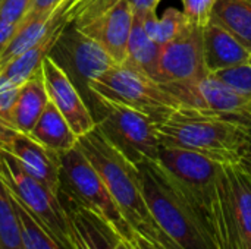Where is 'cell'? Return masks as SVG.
Here are the masks:
<instances>
[{
	"label": "cell",
	"instance_id": "1",
	"mask_svg": "<svg viewBox=\"0 0 251 249\" xmlns=\"http://www.w3.org/2000/svg\"><path fill=\"white\" fill-rule=\"evenodd\" d=\"M244 120L181 106L157 125L160 145L199 153L221 164H237L250 131Z\"/></svg>",
	"mask_w": 251,
	"mask_h": 249
},
{
	"label": "cell",
	"instance_id": "2",
	"mask_svg": "<svg viewBox=\"0 0 251 249\" xmlns=\"http://www.w3.org/2000/svg\"><path fill=\"white\" fill-rule=\"evenodd\" d=\"M78 147L100 175L132 230L149 241L159 244V227L143 197L137 164L128 160L106 138L97 125L78 138Z\"/></svg>",
	"mask_w": 251,
	"mask_h": 249
},
{
	"label": "cell",
	"instance_id": "3",
	"mask_svg": "<svg viewBox=\"0 0 251 249\" xmlns=\"http://www.w3.org/2000/svg\"><path fill=\"white\" fill-rule=\"evenodd\" d=\"M143 197L157 227L184 249H215L206 216L175 186L157 161L137 164Z\"/></svg>",
	"mask_w": 251,
	"mask_h": 249
},
{
	"label": "cell",
	"instance_id": "4",
	"mask_svg": "<svg viewBox=\"0 0 251 249\" xmlns=\"http://www.w3.org/2000/svg\"><path fill=\"white\" fill-rule=\"evenodd\" d=\"M207 220L215 249H251V181L238 164H222Z\"/></svg>",
	"mask_w": 251,
	"mask_h": 249
},
{
	"label": "cell",
	"instance_id": "5",
	"mask_svg": "<svg viewBox=\"0 0 251 249\" xmlns=\"http://www.w3.org/2000/svg\"><path fill=\"white\" fill-rule=\"evenodd\" d=\"M59 160L60 181L57 195L99 216L129 244L134 239L135 232L125 220L100 175L78 144L74 148L60 153Z\"/></svg>",
	"mask_w": 251,
	"mask_h": 249
},
{
	"label": "cell",
	"instance_id": "6",
	"mask_svg": "<svg viewBox=\"0 0 251 249\" xmlns=\"http://www.w3.org/2000/svg\"><path fill=\"white\" fill-rule=\"evenodd\" d=\"M93 98L132 107L150 116L157 125L174 110L184 106L162 84L126 63L115 65L87 87Z\"/></svg>",
	"mask_w": 251,
	"mask_h": 249
},
{
	"label": "cell",
	"instance_id": "7",
	"mask_svg": "<svg viewBox=\"0 0 251 249\" xmlns=\"http://www.w3.org/2000/svg\"><path fill=\"white\" fill-rule=\"evenodd\" d=\"M96 100L97 126L106 138L134 164L157 161L160 139L157 123L147 114L113 101Z\"/></svg>",
	"mask_w": 251,
	"mask_h": 249
},
{
	"label": "cell",
	"instance_id": "8",
	"mask_svg": "<svg viewBox=\"0 0 251 249\" xmlns=\"http://www.w3.org/2000/svg\"><path fill=\"white\" fill-rule=\"evenodd\" d=\"M157 164L207 219L222 164L199 153L165 145L159 148Z\"/></svg>",
	"mask_w": 251,
	"mask_h": 249
},
{
	"label": "cell",
	"instance_id": "9",
	"mask_svg": "<svg viewBox=\"0 0 251 249\" xmlns=\"http://www.w3.org/2000/svg\"><path fill=\"white\" fill-rule=\"evenodd\" d=\"M0 176L13 197L34 214L65 247L71 249L68 219L59 195L26 173L10 156L0 151Z\"/></svg>",
	"mask_w": 251,
	"mask_h": 249
},
{
	"label": "cell",
	"instance_id": "10",
	"mask_svg": "<svg viewBox=\"0 0 251 249\" xmlns=\"http://www.w3.org/2000/svg\"><path fill=\"white\" fill-rule=\"evenodd\" d=\"M162 87L184 106L238 117L249 123L247 109L250 101L237 94L213 73H204L193 81L162 84Z\"/></svg>",
	"mask_w": 251,
	"mask_h": 249
},
{
	"label": "cell",
	"instance_id": "11",
	"mask_svg": "<svg viewBox=\"0 0 251 249\" xmlns=\"http://www.w3.org/2000/svg\"><path fill=\"white\" fill-rule=\"evenodd\" d=\"M41 70L50 103L63 114L78 138L90 132L97 125L96 117L66 69L51 54H47Z\"/></svg>",
	"mask_w": 251,
	"mask_h": 249
},
{
	"label": "cell",
	"instance_id": "12",
	"mask_svg": "<svg viewBox=\"0 0 251 249\" xmlns=\"http://www.w3.org/2000/svg\"><path fill=\"white\" fill-rule=\"evenodd\" d=\"M206 72L203 56V28L190 26L182 35L162 45L159 84L193 81Z\"/></svg>",
	"mask_w": 251,
	"mask_h": 249
},
{
	"label": "cell",
	"instance_id": "13",
	"mask_svg": "<svg viewBox=\"0 0 251 249\" xmlns=\"http://www.w3.org/2000/svg\"><path fill=\"white\" fill-rule=\"evenodd\" d=\"M132 23L134 10L128 0H121L104 13L74 28L97 41L112 56V59L121 65L126 60Z\"/></svg>",
	"mask_w": 251,
	"mask_h": 249
},
{
	"label": "cell",
	"instance_id": "14",
	"mask_svg": "<svg viewBox=\"0 0 251 249\" xmlns=\"http://www.w3.org/2000/svg\"><path fill=\"white\" fill-rule=\"evenodd\" d=\"M57 44L65 48V56L69 60L72 72L76 78L82 79L85 88L91 81L118 65L97 41L79 32L72 25L65 28Z\"/></svg>",
	"mask_w": 251,
	"mask_h": 249
},
{
	"label": "cell",
	"instance_id": "15",
	"mask_svg": "<svg viewBox=\"0 0 251 249\" xmlns=\"http://www.w3.org/2000/svg\"><path fill=\"white\" fill-rule=\"evenodd\" d=\"M59 200L68 219L71 249H118L124 239L104 220L69 200Z\"/></svg>",
	"mask_w": 251,
	"mask_h": 249
},
{
	"label": "cell",
	"instance_id": "16",
	"mask_svg": "<svg viewBox=\"0 0 251 249\" xmlns=\"http://www.w3.org/2000/svg\"><path fill=\"white\" fill-rule=\"evenodd\" d=\"M203 56L207 73L250 62L251 51L246 48L231 32L215 22L203 28Z\"/></svg>",
	"mask_w": 251,
	"mask_h": 249
},
{
	"label": "cell",
	"instance_id": "17",
	"mask_svg": "<svg viewBox=\"0 0 251 249\" xmlns=\"http://www.w3.org/2000/svg\"><path fill=\"white\" fill-rule=\"evenodd\" d=\"M49 101L43 70H40L21 85L7 123L18 131L31 134Z\"/></svg>",
	"mask_w": 251,
	"mask_h": 249
},
{
	"label": "cell",
	"instance_id": "18",
	"mask_svg": "<svg viewBox=\"0 0 251 249\" xmlns=\"http://www.w3.org/2000/svg\"><path fill=\"white\" fill-rule=\"evenodd\" d=\"M31 136L56 154L65 153L78 144V135L72 131L57 107L50 101L31 131Z\"/></svg>",
	"mask_w": 251,
	"mask_h": 249
},
{
	"label": "cell",
	"instance_id": "19",
	"mask_svg": "<svg viewBox=\"0 0 251 249\" xmlns=\"http://www.w3.org/2000/svg\"><path fill=\"white\" fill-rule=\"evenodd\" d=\"M66 26H68V23L60 25L59 28L51 31L49 35H46L35 45L25 50L24 53H21L19 56L12 59L9 63H6L0 69V72L4 76H7L10 81H13L15 84H18L21 87L32 75H35L37 72L41 70L44 57L51 53V50L57 44V41H59V38H60V35H62V32L65 31Z\"/></svg>",
	"mask_w": 251,
	"mask_h": 249
},
{
	"label": "cell",
	"instance_id": "20",
	"mask_svg": "<svg viewBox=\"0 0 251 249\" xmlns=\"http://www.w3.org/2000/svg\"><path fill=\"white\" fill-rule=\"evenodd\" d=\"M162 45L153 41L144 31L141 18L134 15V23L128 41V54L124 63L157 81Z\"/></svg>",
	"mask_w": 251,
	"mask_h": 249
},
{
	"label": "cell",
	"instance_id": "21",
	"mask_svg": "<svg viewBox=\"0 0 251 249\" xmlns=\"http://www.w3.org/2000/svg\"><path fill=\"white\" fill-rule=\"evenodd\" d=\"M212 22L225 28L251 51V0H216Z\"/></svg>",
	"mask_w": 251,
	"mask_h": 249
},
{
	"label": "cell",
	"instance_id": "22",
	"mask_svg": "<svg viewBox=\"0 0 251 249\" xmlns=\"http://www.w3.org/2000/svg\"><path fill=\"white\" fill-rule=\"evenodd\" d=\"M10 191V189H9ZM12 194V192H10ZM21 225L22 244L25 249H68L34 214H31L12 194Z\"/></svg>",
	"mask_w": 251,
	"mask_h": 249
},
{
	"label": "cell",
	"instance_id": "23",
	"mask_svg": "<svg viewBox=\"0 0 251 249\" xmlns=\"http://www.w3.org/2000/svg\"><path fill=\"white\" fill-rule=\"evenodd\" d=\"M0 249H25L12 194L0 176Z\"/></svg>",
	"mask_w": 251,
	"mask_h": 249
},
{
	"label": "cell",
	"instance_id": "24",
	"mask_svg": "<svg viewBox=\"0 0 251 249\" xmlns=\"http://www.w3.org/2000/svg\"><path fill=\"white\" fill-rule=\"evenodd\" d=\"M121 0H75L65 12L66 21L72 26H79L96 16L104 13Z\"/></svg>",
	"mask_w": 251,
	"mask_h": 249
},
{
	"label": "cell",
	"instance_id": "25",
	"mask_svg": "<svg viewBox=\"0 0 251 249\" xmlns=\"http://www.w3.org/2000/svg\"><path fill=\"white\" fill-rule=\"evenodd\" d=\"M216 75L222 82L232 88L237 94L251 101V63L246 62L224 70H219Z\"/></svg>",
	"mask_w": 251,
	"mask_h": 249
},
{
	"label": "cell",
	"instance_id": "26",
	"mask_svg": "<svg viewBox=\"0 0 251 249\" xmlns=\"http://www.w3.org/2000/svg\"><path fill=\"white\" fill-rule=\"evenodd\" d=\"M190 22L185 13L176 7H169L166 12L159 18V32H160V45L168 44L169 41L182 35L188 28Z\"/></svg>",
	"mask_w": 251,
	"mask_h": 249
},
{
	"label": "cell",
	"instance_id": "27",
	"mask_svg": "<svg viewBox=\"0 0 251 249\" xmlns=\"http://www.w3.org/2000/svg\"><path fill=\"white\" fill-rule=\"evenodd\" d=\"M184 9L190 25L197 28H204L212 21V13L216 0H182Z\"/></svg>",
	"mask_w": 251,
	"mask_h": 249
},
{
	"label": "cell",
	"instance_id": "28",
	"mask_svg": "<svg viewBox=\"0 0 251 249\" xmlns=\"http://www.w3.org/2000/svg\"><path fill=\"white\" fill-rule=\"evenodd\" d=\"M32 0H0V21L19 25L28 15Z\"/></svg>",
	"mask_w": 251,
	"mask_h": 249
},
{
	"label": "cell",
	"instance_id": "29",
	"mask_svg": "<svg viewBox=\"0 0 251 249\" xmlns=\"http://www.w3.org/2000/svg\"><path fill=\"white\" fill-rule=\"evenodd\" d=\"M19 88L21 87L18 84H15L0 72V119L7 122L10 110L16 101Z\"/></svg>",
	"mask_w": 251,
	"mask_h": 249
},
{
	"label": "cell",
	"instance_id": "30",
	"mask_svg": "<svg viewBox=\"0 0 251 249\" xmlns=\"http://www.w3.org/2000/svg\"><path fill=\"white\" fill-rule=\"evenodd\" d=\"M141 18V23H143V28L146 31V34L153 40L156 41L159 45H160V32H159V18H157V13L156 10H151V12H147L146 15H137Z\"/></svg>",
	"mask_w": 251,
	"mask_h": 249
},
{
	"label": "cell",
	"instance_id": "31",
	"mask_svg": "<svg viewBox=\"0 0 251 249\" xmlns=\"http://www.w3.org/2000/svg\"><path fill=\"white\" fill-rule=\"evenodd\" d=\"M63 1L65 0H32L28 15H31V16H34V15H50Z\"/></svg>",
	"mask_w": 251,
	"mask_h": 249
},
{
	"label": "cell",
	"instance_id": "32",
	"mask_svg": "<svg viewBox=\"0 0 251 249\" xmlns=\"http://www.w3.org/2000/svg\"><path fill=\"white\" fill-rule=\"evenodd\" d=\"M241 170L249 176V179L251 181V128L249 131V135L246 138V142L243 145L241 150V156H240V161L237 163Z\"/></svg>",
	"mask_w": 251,
	"mask_h": 249
},
{
	"label": "cell",
	"instance_id": "33",
	"mask_svg": "<svg viewBox=\"0 0 251 249\" xmlns=\"http://www.w3.org/2000/svg\"><path fill=\"white\" fill-rule=\"evenodd\" d=\"M162 0H128L134 15H146L147 12L156 10Z\"/></svg>",
	"mask_w": 251,
	"mask_h": 249
},
{
	"label": "cell",
	"instance_id": "34",
	"mask_svg": "<svg viewBox=\"0 0 251 249\" xmlns=\"http://www.w3.org/2000/svg\"><path fill=\"white\" fill-rule=\"evenodd\" d=\"M18 25H12V23H6L3 21H0V56L3 53V50L6 48L7 43L10 41L13 32L16 31Z\"/></svg>",
	"mask_w": 251,
	"mask_h": 249
},
{
	"label": "cell",
	"instance_id": "35",
	"mask_svg": "<svg viewBox=\"0 0 251 249\" xmlns=\"http://www.w3.org/2000/svg\"><path fill=\"white\" fill-rule=\"evenodd\" d=\"M129 245H131L132 249H165L160 244L151 242V241H149L147 238H144V236H141L138 233L134 235V239L129 242Z\"/></svg>",
	"mask_w": 251,
	"mask_h": 249
},
{
	"label": "cell",
	"instance_id": "36",
	"mask_svg": "<svg viewBox=\"0 0 251 249\" xmlns=\"http://www.w3.org/2000/svg\"><path fill=\"white\" fill-rule=\"evenodd\" d=\"M157 242H159L165 249H184L181 248L175 241H172L166 233H163L160 229H159V235H157Z\"/></svg>",
	"mask_w": 251,
	"mask_h": 249
},
{
	"label": "cell",
	"instance_id": "37",
	"mask_svg": "<svg viewBox=\"0 0 251 249\" xmlns=\"http://www.w3.org/2000/svg\"><path fill=\"white\" fill-rule=\"evenodd\" d=\"M118 249H132V248H131V245H129L128 242H125V241H121V244H119Z\"/></svg>",
	"mask_w": 251,
	"mask_h": 249
},
{
	"label": "cell",
	"instance_id": "38",
	"mask_svg": "<svg viewBox=\"0 0 251 249\" xmlns=\"http://www.w3.org/2000/svg\"><path fill=\"white\" fill-rule=\"evenodd\" d=\"M247 119H249V123L251 125V101L249 104V109H247Z\"/></svg>",
	"mask_w": 251,
	"mask_h": 249
},
{
	"label": "cell",
	"instance_id": "39",
	"mask_svg": "<svg viewBox=\"0 0 251 249\" xmlns=\"http://www.w3.org/2000/svg\"><path fill=\"white\" fill-rule=\"evenodd\" d=\"M250 63H251V57H250Z\"/></svg>",
	"mask_w": 251,
	"mask_h": 249
},
{
	"label": "cell",
	"instance_id": "40",
	"mask_svg": "<svg viewBox=\"0 0 251 249\" xmlns=\"http://www.w3.org/2000/svg\"><path fill=\"white\" fill-rule=\"evenodd\" d=\"M74 1H75V0H74Z\"/></svg>",
	"mask_w": 251,
	"mask_h": 249
}]
</instances>
